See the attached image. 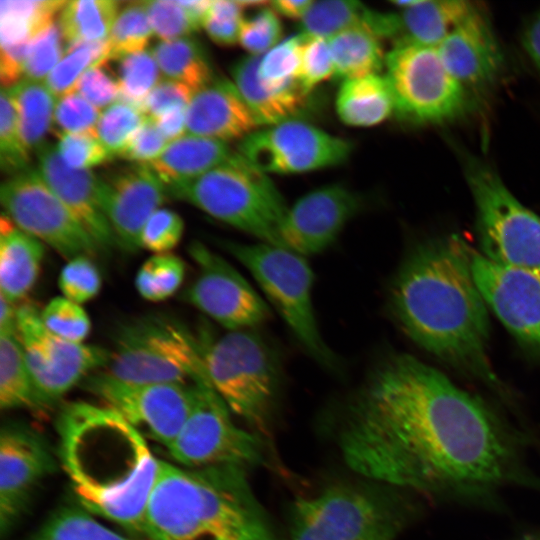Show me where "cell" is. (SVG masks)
<instances>
[{
    "instance_id": "1",
    "label": "cell",
    "mask_w": 540,
    "mask_h": 540,
    "mask_svg": "<svg viewBox=\"0 0 540 540\" xmlns=\"http://www.w3.org/2000/svg\"><path fill=\"white\" fill-rule=\"evenodd\" d=\"M345 463L390 486L481 502L540 481L524 438L492 405L405 353L379 362L347 408L339 432Z\"/></svg>"
},
{
    "instance_id": "2",
    "label": "cell",
    "mask_w": 540,
    "mask_h": 540,
    "mask_svg": "<svg viewBox=\"0 0 540 540\" xmlns=\"http://www.w3.org/2000/svg\"><path fill=\"white\" fill-rule=\"evenodd\" d=\"M471 250L456 235L416 243L393 277L389 307L417 346L505 397L489 356L490 310L473 274Z\"/></svg>"
},
{
    "instance_id": "3",
    "label": "cell",
    "mask_w": 540,
    "mask_h": 540,
    "mask_svg": "<svg viewBox=\"0 0 540 540\" xmlns=\"http://www.w3.org/2000/svg\"><path fill=\"white\" fill-rule=\"evenodd\" d=\"M60 458L81 507L142 534L160 461L144 436L113 410L73 402L57 419Z\"/></svg>"
},
{
    "instance_id": "4",
    "label": "cell",
    "mask_w": 540,
    "mask_h": 540,
    "mask_svg": "<svg viewBox=\"0 0 540 540\" xmlns=\"http://www.w3.org/2000/svg\"><path fill=\"white\" fill-rule=\"evenodd\" d=\"M209 383L231 412L264 432L280 384V365L270 344L254 329L198 335Z\"/></svg>"
},
{
    "instance_id": "5",
    "label": "cell",
    "mask_w": 540,
    "mask_h": 540,
    "mask_svg": "<svg viewBox=\"0 0 540 540\" xmlns=\"http://www.w3.org/2000/svg\"><path fill=\"white\" fill-rule=\"evenodd\" d=\"M168 193L260 242L283 247L280 226L288 207L267 174L238 151L225 163Z\"/></svg>"
},
{
    "instance_id": "6",
    "label": "cell",
    "mask_w": 540,
    "mask_h": 540,
    "mask_svg": "<svg viewBox=\"0 0 540 540\" xmlns=\"http://www.w3.org/2000/svg\"><path fill=\"white\" fill-rule=\"evenodd\" d=\"M102 371L133 383L210 385L197 335L178 320L161 314H147L121 324Z\"/></svg>"
},
{
    "instance_id": "7",
    "label": "cell",
    "mask_w": 540,
    "mask_h": 540,
    "mask_svg": "<svg viewBox=\"0 0 540 540\" xmlns=\"http://www.w3.org/2000/svg\"><path fill=\"white\" fill-rule=\"evenodd\" d=\"M460 155L475 205L478 252L501 266L540 270V216L513 195L488 162Z\"/></svg>"
},
{
    "instance_id": "8",
    "label": "cell",
    "mask_w": 540,
    "mask_h": 540,
    "mask_svg": "<svg viewBox=\"0 0 540 540\" xmlns=\"http://www.w3.org/2000/svg\"><path fill=\"white\" fill-rule=\"evenodd\" d=\"M221 246L249 270L305 351L319 364L334 369L337 359L316 321L314 275L306 257L260 241L247 244L223 240Z\"/></svg>"
},
{
    "instance_id": "9",
    "label": "cell",
    "mask_w": 540,
    "mask_h": 540,
    "mask_svg": "<svg viewBox=\"0 0 540 540\" xmlns=\"http://www.w3.org/2000/svg\"><path fill=\"white\" fill-rule=\"evenodd\" d=\"M408 516L401 502L335 487L295 503L292 540H393Z\"/></svg>"
},
{
    "instance_id": "10",
    "label": "cell",
    "mask_w": 540,
    "mask_h": 540,
    "mask_svg": "<svg viewBox=\"0 0 540 540\" xmlns=\"http://www.w3.org/2000/svg\"><path fill=\"white\" fill-rule=\"evenodd\" d=\"M385 78L398 118L414 124L456 118L467 107L469 92L445 66L437 47L409 42L386 53Z\"/></svg>"
},
{
    "instance_id": "11",
    "label": "cell",
    "mask_w": 540,
    "mask_h": 540,
    "mask_svg": "<svg viewBox=\"0 0 540 540\" xmlns=\"http://www.w3.org/2000/svg\"><path fill=\"white\" fill-rule=\"evenodd\" d=\"M230 412L210 385L196 384L192 409L167 449L171 457L192 469L257 464L262 456L258 437L235 425Z\"/></svg>"
},
{
    "instance_id": "12",
    "label": "cell",
    "mask_w": 540,
    "mask_h": 540,
    "mask_svg": "<svg viewBox=\"0 0 540 540\" xmlns=\"http://www.w3.org/2000/svg\"><path fill=\"white\" fill-rule=\"evenodd\" d=\"M17 336L31 373L39 408L61 399L87 376L103 369L109 350L73 343L52 334L43 325L40 310L31 303L17 308Z\"/></svg>"
},
{
    "instance_id": "13",
    "label": "cell",
    "mask_w": 540,
    "mask_h": 540,
    "mask_svg": "<svg viewBox=\"0 0 540 540\" xmlns=\"http://www.w3.org/2000/svg\"><path fill=\"white\" fill-rule=\"evenodd\" d=\"M82 384L103 406L167 449L183 427L195 396V385L126 382L102 370Z\"/></svg>"
},
{
    "instance_id": "14",
    "label": "cell",
    "mask_w": 540,
    "mask_h": 540,
    "mask_svg": "<svg viewBox=\"0 0 540 540\" xmlns=\"http://www.w3.org/2000/svg\"><path fill=\"white\" fill-rule=\"evenodd\" d=\"M0 201L13 223L67 261L78 256L94 257L99 247L46 184L37 169L8 177L0 188Z\"/></svg>"
},
{
    "instance_id": "15",
    "label": "cell",
    "mask_w": 540,
    "mask_h": 540,
    "mask_svg": "<svg viewBox=\"0 0 540 540\" xmlns=\"http://www.w3.org/2000/svg\"><path fill=\"white\" fill-rule=\"evenodd\" d=\"M238 153L268 174H298L345 162L351 142L306 121L293 119L258 128L242 139Z\"/></svg>"
},
{
    "instance_id": "16",
    "label": "cell",
    "mask_w": 540,
    "mask_h": 540,
    "mask_svg": "<svg viewBox=\"0 0 540 540\" xmlns=\"http://www.w3.org/2000/svg\"><path fill=\"white\" fill-rule=\"evenodd\" d=\"M188 251L198 275L185 301L229 331L254 329L270 319L269 306L228 261L198 241Z\"/></svg>"
},
{
    "instance_id": "17",
    "label": "cell",
    "mask_w": 540,
    "mask_h": 540,
    "mask_svg": "<svg viewBox=\"0 0 540 540\" xmlns=\"http://www.w3.org/2000/svg\"><path fill=\"white\" fill-rule=\"evenodd\" d=\"M471 266L489 310L540 358V270L501 266L473 249Z\"/></svg>"
},
{
    "instance_id": "18",
    "label": "cell",
    "mask_w": 540,
    "mask_h": 540,
    "mask_svg": "<svg viewBox=\"0 0 540 540\" xmlns=\"http://www.w3.org/2000/svg\"><path fill=\"white\" fill-rule=\"evenodd\" d=\"M97 192L116 244L127 252L141 248L143 226L169 197L166 185L152 168L137 163L97 175Z\"/></svg>"
},
{
    "instance_id": "19",
    "label": "cell",
    "mask_w": 540,
    "mask_h": 540,
    "mask_svg": "<svg viewBox=\"0 0 540 540\" xmlns=\"http://www.w3.org/2000/svg\"><path fill=\"white\" fill-rule=\"evenodd\" d=\"M362 207L360 195L340 184L308 192L287 209L280 226L283 247L304 257L323 252Z\"/></svg>"
},
{
    "instance_id": "20",
    "label": "cell",
    "mask_w": 540,
    "mask_h": 540,
    "mask_svg": "<svg viewBox=\"0 0 540 540\" xmlns=\"http://www.w3.org/2000/svg\"><path fill=\"white\" fill-rule=\"evenodd\" d=\"M54 458L31 428L3 425L0 434V531L5 536L24 513L33 490L54 470Z\"/></svg>"
},
{
    "instance_id": "21",
    "label": "cell",
    "mask_w": 540,
    "mask_h": 540,
    "mask_svg": "<svg viewBox=\"0 0 540 540\" xmlns=\"http://www.w3.org/2000/svg\"><path fill=\"white\" fill-rule=\"evenodd\" d=\"M142 535L146 540H199L206 536L191 470L160 461L144 512Z\"/></svg>"
},
{
    "instance_id": "22",
    "label": "cell",
    "mask_w": 540,
    "mask_h": 540,
    "mask_svg": "<svg viewBox=\"0 0 540 540\" xmlns=\"http://www.w3.org/2000/svg\"><path fill=\"white\" fill-rule=\"evenodd\" d=\"M438 52L453 77L468 91L492 83L503 54L487 14L475 7L440 43Z\"/></svg>"
},
{
    "instance_id": "23",
    "label": "cell",
    "mask_w": 540,
    "mask_h": 540,
    "mask_svg": "<svg viewBox=\"0 0 540 540\" xmlns=\"http://www.w3.org/2000/svg\"><path fill=\"white\" fill-rule=\"evenodd\" d=\"M38 172L55 195L95 241L106 252L116 244L113 231L101 207L97 192V175L91 170L68 167L56 146L45 141L36 151Z\"/></svg>"
},
{
    "instance_id": "24",
    "label": "cell",
    "mask_w": 540,
    "mask_h": 540,
    "mask_svg": "<svg viewBox=\"0 0 540 540\" xmlns=\"http://www.w3.org/2000/svg\"><path fill=\"white\" fill-rule=\"evenodd\" d=\"M260 127L233 82L215 77L193 93L187 108V133L230 141L244 139Z\"/></svg>"
},
{
    "instance_id": "25",
    "label": "cell",
    "mask_w": 540,
    "mask_h": 540,
    "mask_svg": "<svg viewBox=\"0 0 540 540\" xmlns=\"http://www.w3.org/2000/svg\"><path fill=\"white\" fill-rule=\"evenodd\" d=\"M261 56L248 55L231 69L233 83L260 126L298 119L307 109L308 96L297 84L282 88L264 85L258 75Z\"/></svg>"
},
{
    "instance_id": "26",
    "label": "cell",
    "mask_w": 540,
    "mask_h": 540,
    "mask_svg": "<svg viewBox=\"0 0 540 540\" xmlns=\"http://www.w3.org/2000/svg\"><path fill=\"white\" fill-rule=\"evenodd\" d=\"M44 244L2 214L0 219V295L12 303L34 287L44 258Z\"/></svg>"
},
{
    "instance_id": "27",
    "label": "cell",
    "mask_w": 540,
    "mask_h": 540,
    "mask_svg": "<svg viewBox=\"0 0 540 540\" xmlns=\"http://www.w3.org/2000/svg\"><path fill=\"white\" fill-rule=\"evenodd\" d=\"M397 13L398 39L438 47L448 34L476 7L463 0L391 1Z\"/></svg>"
},
{
    "instance_id": "28",
    "label": "cell",
    "mask_w": 540,
    "mask_h": 540,
    "mask_svg": "<svg viewBox=\"0 0 540 540\" xmlns=\"http://www.w3.org/2000/svg\"><path fill=\"white\" fill-rule=\"evenodd\" d=\"M234 153L227 142L185 134L148 165L169 190L225 163Z\"/></svg>"
},
{
    "instance_id": "29",
    "label": "cell",
    "mask_w": 540,
    "mask_h": 540,
    "mask_svg": "<svg viewBox=\"0 0 540 540\" xmlns=\"http://www.w3.org/2000/svg\"><path fill=\"white\" fill-rule=\"evenodd\" d=\"M335 105L339 119L351 127H372L395 113L390 86L379 74L343 80Z\"/></svg>"
},
{
    "instance_id": "30",
    "label": "cell",
    "mask_w": 540,
    "mask_h": 540,
    "mask_svg": "<svg viewBox=\"0 0 540 540\" xmlns=\"http://www.w3.org/2000/svg\"><path fill=\"white\" fill-rule=\"evenodd\" d=\"M327 40L334 62V77L342 81L379 74L385 66L381 39L367 28H351Z\"/></svg>"
},
{
    "instance_id": "31",
    "label": "cell",
    "mask_w": 540,
    "mask_h": 540,
    "mask_svg": "<svg viewBox=\"0 0 540 540\" xmlns=\"http://www.w3.org/2000/svg\"><path fill=\"white\" fill-rule=\"evenodd\" d=\"M151 52L167 79L180 82L193 92L215 78L208 53L196 38L189 36L160 41Z\"/></svg>"
},
{
    "instance_id": "32",
    "label": "cell",
    "mask_w": 540,
    "mask_h": 540,
    "mask_svg": "<svg viewBox=\"0 0 540 540\" xmlns=\"http://www.w3.org/2000/svg\"><path fill=\"white\" fill-rule=\"evenodd\" d=\"M6 91L16 109L23 142L30 152L36 151L52 129L56 98L45 83L27 78Z\"/></svg>"
},
{
    "instance_id": "33",
    "label": "cell",
    "mask_w": 540,
    "mask_h": 540,
    "mask_svg": "<svg viewBox=\"0 0 540 540\" xmlns=\"http://www.w3.org/2000/svg\"><path fill=\"white\" fill-rule=\"evenodd\" d=\"M116 0L67 1L58 25L67 45L107 40L119 12Z\"/></svg>"
},
{
    "instance_id": "34",
    "label": "cell",
    "mask_w": 540,
    "mask_h": 540,
    "mask_svg": "<svg viewBox=\"0 0 540 540\" xmlns=\"http://www.w3.org/2000/svg\"><path fill=\"white\" fill-rule=\"evenodd\" d=\"M0 407L40 409L17 332L0 334Z\"/></svg>"
},
{
    "instance_id": "35",
    "label": "cell",
    "mask_w": 540,
    "mask_h": 540,
    "mask_svg": "<svg viewBox=\"0 0 540 540\" xmlns=\"http://www.w3.org/2000/svg\"><path fill=\"white\" fill-rule=\"evenodd\" d=\"M67 1L63 0H2L0 1V43H29L38 33L54 22Z\"/></svg>"
},
{
    "instance_id": "36",
    "label": "cell",
    "mask_w": 540,
    "mask_h": 540,
    "mask_svg": "<svg viewBox=\"0 0 540 540\" xmlns=\"http://www.w3.org/2000/svg\"><path fill=\"white\" fill-rule=\"evenodd\" d=\"M376 10L359 1L325 0L314 1L300 20V33L325 39L345 30L364 27L371 31Z\"/></svg>"
},
{
    "instance_id": "37",
    "label": "cell",
    "mask_w": 540,
    "mask_h": 540,
    "mask_svg": "<svg viewBox=\"0 0 540 540\" xmlns=\"http://www.w3.org/2000/svg\"><path fill=\"white\" fill-rule=\"evenodd\" d=\"M27 540H138L125 537L76 506L62 507Z\"/></svg>"
},
{
    "instance_id": "38",
    "label": "cell",
    "mask_w": 540,
    "mask_h": 540,
    "mask_svg": "<svg viewBox=\"0 0 540 540\" xmlns=\"http://www.w3.org/2000/svg\"><path fill=\"white\" fill-rule=\"evenodd\" d=\"M109 59L107 40L67 45L65 54L45 79V85L56 99L74 92L82 74L95 64Z\"/></svg>"
},
{
    "instance_id": "39",
    "label": "cell",
    "mask_w": 540,
    "mask_h": 540,
    "mask_svg": "<svg viewBox=\"0 0 540 540\" xmlns=\"http://www.w3.org/2000/svg\"><path fill=\"white\" fill-rule=\"evenodd\" d=\"M153 34L145 1H131L119 12L107 38L109 59L144 51Z\"/></svg>"
},
{
    "instance_id": "40",
    "label": "cell",
    "mask_w": 540,
    "mask_h": 540,
    "mask_svg": "<svg viewBox=\"0 0 540 540\" xmlns=\"http://www.w3.org/2000/svg\"><path fill=\"white\" fill-rule=\"evenodd\" d=\"M185 277V264L171 253L153 254L138 269L135 286L139 295L152 302L176 293Z\"/></svg>"
},
{
    "instance_id": "41",
    "label": "cell",
    "mask_w": 540,
    "mask_h": 540,
    "mask_svg": "<svg viewBox=\"0 0 540 540\" xmlns=\"http://www.w3.org/2000/svg\"><path fill=\"white\" fill-rule=\"evenodd\" d=\"M118 61L119 100L143 112L147 96L160 80L158 64L152 52L145 50L126 55Z\"/></svg>"
},
{
    "instance_id": "42",
    "label": "cell",
    "mask_w": 540,
    "mask_h": 540,
    "mask_svg": "<svg viewBox=\"0 0 540 540\" xmlns=\"http://www.w3.org/2000/svg\"><path fill=\"white\" fill-rule=\"evenodd\" d=\"M30 151L23 142L19 120L6 89H1L0 100V166L9 177L25 172L30 167Z\"/></svg>"
},
{
    "instance_id": "43",
    "label": "cell",
    "mask_w": 540,
    "mask_h": 540,
    "mask_svg": "<svg viewBox=\"0 0 540 540\" xmlns=\"http://www.w3.org/2000/svg\"><path fill=\"white\" fill-rule=\"evenodd\" d=\"M302 39L300 33L290 36L260 57L258 75L264 85L282 88L296 83Z\"/></svg>"
},
{
    "instance_id": "44",
    "label": "cell",
    "mask_w": 540,
    "mask_h": 540,
    "mask_svg": "<svg viewBox=\"0 0 540 540\" xmlns=\"http://www.w3.org/2000/svg\"><path fill=\"white\" fill-rule=\"evenodd\" d=\"M146 117L140 109L121 101L103 110L96 132L112 157L118 156Z\"/></svg>"
},
{
    "instance_id": "45",
    "label": "cell",
    "mask_w": 540,
    "mask_h": 540,
    "mask_svg": "<svg viewBox=\"0 0 540 540\" xmlns=\"http://www.w3.org/2000/svg\"><path fill=\"white\" fill-rule=\"evenodd\" d=\"M43 325L57 337L73 343H83L91 323L80 304L65 297L51 299L40 311Z\"/></svg>"
},
{
    "instance_id": "46",
    "label": "cell",
    "mask_w": 540,
    "mask_h": 540,
    "mask_svg": "<svg viewBox=\"0 0 540 540\" xmlns=\"http://www.w3.org/2000/svg\"><path fill=\"white\" fill-rule=\"evenodd\" d=\"M302 36L296 82L300 89L309 95L320 83L334 76L335 68L327 39L304 34Z\"/></svg>"
},
{
    "instance_id": "47",
    "label": "cell",
    "mask_w": 540,
    "mask_h": 540,
    "mask_svg": "<svg viewBox=\"0 0 540 540\" xmlns=\"http://www.w3.org/2000/svg\"><path fill=\"white\" fill-rule=\"evenodd\" d=\"M58 286L63 297L81 305L98 295L102 278L92 257L78 256L68 260L62 268Z\"/></svg>"
},
{
    "instance_id": "48",
    "label": "cell",
    "mask_w": 540,
    "mask_h": 540,
    "mask_svg": "<svg viewBox=\"0 0 540 540\" xmlns=\"http://www.w3.org/2000/svg\"><path fill=\"white\" fill-rule=\"evenodd\" d=\"M62 34L52 22L30 42L24 65L25 78L42 82L63 58Z\"/></svg>"
},
{
    "instance_id": "49",
    "label": "cell",
    "mask_w": 540,
    "mask_h": 540,
    "mask_svg": "<svg viewBox=\"0 0 540 540\" xmlns=\"http://www.w3.org/2000/svg\"><path fill=\"white\" fill-rule=\"evenodd\" d=\"M95 106L77 92L68 93L56 100L53 125L55 134L96 132L100 117Z\"/></svg>"
},
{
    "instance_id": "50",
    "label": "cell",
    "mask_w": 540,
    "mask_h": 540,
    "mask_svg": "<svg viewBox=\"0 0 540 540\" xmlns=\"http://www.w3.org/2000/svg\"><path fill=\"white\" fill-rule=\"evenodd\" d=\"M59 138L57 152L70 168L90 170L112 159L97 132L64 134Z\"/></svg>"
},
{
    "instance_id": "51",
    "label": "cell",
    "mask_w": 540,
    "mask_h": 540,
    "mask_svg": "<svg viewBox=\"0 0 540 540\" xmlns=\"http://www.w3.org/2000/svg\"><path fill=\"white\" fill-rule=\"evenodd\" d=\"M282 32L278 14L267 7L243 19L238 42L249 55L262 56L281 41Z\"/></svg>"
},
{
    "instance_id": "52",
    "label": "cell",
    "mask_w": 540,
    "mask_h": 540,
    "mask_svg": "<svg viewBox=\"0 0 540 540\" xmlns=\"http://www.w3.org/2000/svg\"><path fill=\"white\" fill-rule=\"evenodd\" d=\"M184 222L173 210L159 208L146 221L140 235V247L154 254L170 253L181 241Z\"/></svg>"
},
{
    "instance_id": "53",
    "label": "cell",
    "mask_w": 540,
    "mask_h": 540,
    "mask_svg": "<svg viewBox=\"0 0 540 540\" xmlns=\"http://www.w3.org/2000/svg\"><path fill=\"white\" fill-rule=\"evenodd\" d=\"M153 33L161 41L189 37L198 31L179 1H145Z\"/></svg>"
},
{
    "instance_id": "54",
    "label": "cell",
    "mask_w": 540,
    "mask_h": 540,
    "mask_svg": "<svg viewBox=\"0 0 540 540\" xmlns=\"http://www.w3.org/2000/svg\"><path fill=\"white\" fill-rule=\"evenodd\" d=\"M103 61L87 69L75 85L77 92L97 109L107 108L119 99L118 78Z\"/></svg>"
},
{
    "instance_id": "55",
    "label": "cell",
    "mask_w": 540,
    "mask_h": 540,
    "mask_svg": "<svg viewBox=\"0 0 540 540\" xmlns=\"http://www.w3.org/2000/svg\"><path fill=\"white\" fill-rule=\"evenodd\" d=\"M242 11L237 1H212L203 28L216 44L234 45L239 41L240 27L244 19Z\"/></svg>"
},
{
    "instance_id": "56",
    "label": "cell",
    "mask_w": 540,
    "mask_h": 540,
    "mask_svg": "<svg viewBox=\"0 0 540 540\" xmlns=\"http://www.w3.org/2000/svg\"><path fill=\"white\" fill-rule=\"evenodd\" d=\"M169 142L158 129L151 117L132 135L119 157L137 164H149L167 147Z\"/></svg>"
},
{
    "instance_id": "57",
    "label": "cell",
    "mask_w": 540,
    "mask_h": 540,
    "mask_svg": "<svg viewBox=\"0 0 540 540\" xmlns=\"http://www.w3.org/2000/svg\"><path fill=\"white\" fill-rule=\"evenodd\" d=\"M193 93L189 87L180 82L167 78L160 80L147 96L143 112L148 117L156 118L172 108H187Z\"/></svg>"
},
{
    "instance_id": "58",
    "label": "cell",
    "mask_w": 540,
    "mask_h": 540,
    "mask_svg": "<svg viewBox=\"0 0 540 540\" xmlns=\"http://www.w3.org/2000/svg\"><path fill=\"white\" fill-rule=\"evenodd\" d=\"M31 42V41H30ZM29 43L0 46V79L2 88H10L21 80Z\"/></svg>"
},
{
    "instance_id": "59",
    "label": "cell",
    "mask_w": 540,
    "mask_h": 540,
    "mask_svg": "<svg viewBox=\"0 0 540 540\" xmlns=\"http://www.w3.org/2000/svg\"><path fill=\"white\" fill-rule=\"evenodd\" d=\"M187 108H172L158 117L152 118L169 143L185 135V132L187 131Z\"/></svg>"
},
{
    "instance_id": "60",
    "label": "cell",
    "mask_w": 540,
    "mask_h": 540,
    "mask_svg": "<svg viewBox=\"0 0 540 540\" xmlns=\"http://www.w3.org/2000/svg\"><path fill=\"white\" fill-rule=\"evenodd\" d=\"M522 43L530 59L540 70V11L526 27L523 33Z\"/></svg>"
},
{
    "instance_id": "61",
    "label": "cell",
    "mask_w": 540,
    "mask_h": 540,
    "mask_svg": "<svg viewBox=\"0 0 540 540\" xmlns=\"http://www.w3.org/2000/svg\"><path fill=\"white\" fill-rule=\"evenodd\" d=\"M313 2V0H276L271 2V8L277 14L301 20L310 9Z\"/></svg>"
},
{
    "instance_id": "62",
    "label": "cell",
    "mask_w": 540,
    "mask_h": 540,
    "mask_svg": "<svg viewBox=\"0 0 540 540\" xmlns=\"http://www.w3.org/2000/svg\"><path fill=\"white\" fill-rule=\"evenodd\" d=\"M17 308L0 295V334L16 332Z\"/></svg>"
},
{
    "instance_id": "63",
    "label": "cell",
    "mask_w": 540,
    "mask_h": 540,
    "mask_svg": "<svg viewBox=\"0 0 540 540\" xmlns=\"http://www.w3.org/2000/svg\"><path fill=\"white\" fill-rule=\"evenodd\" d=\"M519 540H540V532L527 533L523 535Z\"/></svg>"
}]
</instances>
